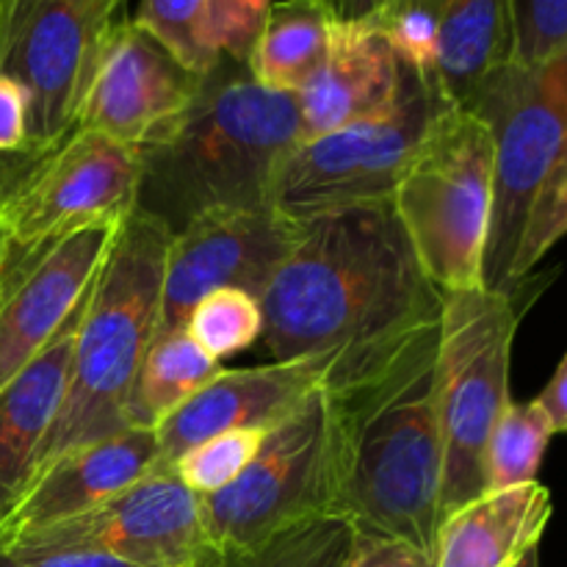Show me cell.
<instances>
[{"label": "cell", "instance_id": "6da1fadb", "mask_svg": "<svg viewBox=\"0 0 567 567\" xmlns=\"http://www.w3.org/2000/svg\"><path fill=\"white\" fill-rule=\"evenodd\" d=\"M441 316L374 352L332 365L324 382L330 424V518L363 537L408 543L432 559L441 529L437 424Z\"/></svg>", "mask_w": 567, "mask_h": 567}, {"label": "cell", "instance_id": "7a4b0ae2", "mask_svg": "<svg viewBox=\"0 0 567 567\" xmlns=\"http://www.w3.org/2000/svg\"><path fill=\"white\" fill-rule=\"evenodd\" d=\"M391 199L302 221L297 247L260 293L271 360L338 358L352 363L441 316Z\"/></svg>", "mask_w": 567, "mask_h": 567}, {"label": "cell", "instance_id": "3957f363", "mask_svg": "<svg viewBox=\"0 0 567 567\" xmlns=\"http://www.w3.org/2000/svg\"><path fill=\"white\" fill-rule=\"evenodd\" d=\"M299 142L297 94L260 86L244 61L221 55L188 109L136 147V208L169 233L221 210L275 208L277 175Z\"/></svg>", "mask_w": 567, "mask_h": 567}, {"label": "cell", "instance_id": "277c9868", "mask_svg": "<svg viewBox=\"0 0 567 567\" xmlns=\"http://www.w3.org/2000/svg\"><path fill=\"white\" fill-rule=\"evenodd\" d=\"M169 238L164 221L138 208L122 219L83 308L64 396L31 480L61 454L127 430V399L158 330Z\"/></svg>", "mask_w": 567, "mask_h": 567}, {"label": "cell", "instance_id": "5b68a950", "mask_svg": "<svg viewBox=\"0 0 567 567\" xmlns=\"http://www.w3.org/2000/svg\"><path fill=\"white\" fill-rule=\"evenodd\" d=\"M551 275H529L509 291L443 293L437 341L441 424V524L487 491L485 454L509 396V363L520 319Z\"/></svg>", "mask_w": 567, "mask_h": 567}, {"label": "cell", "instance_id": "8992f818", "mask_svg": "<svg viewBox=\"0 0 567 567\" xmlns=\"http://www.w3.org/2000/svg\"><path fill=\"white\" fill-rule=\"evenodd\" d=\"M391 205L437 291L485 288L493 136L480 116L449 109L393 188Z\"/></svg>", "mask_w": 567, "mask_h": 567}, {"label": "cell", "instance_id": "52a82bcc", "mask_svg": "<svg viewBox=\"0 0 567 567\" xmlns=\"http://www.w3.org/2000/svg\"><path fill=\"white\" fill-rule=\"evenodd\" d=\"M454 109L435 78L404 66L402 89L382 114L302 138L275 183L280 214L305 221L330 210L391 199L424 138Z\"/></svg>", "mask_w": 567, "mask_h": 567}, {"label": "cell", "instance_id": "ba28073f", "mask_svg": "<svg viewBox=\"0 0 567 567\" xmlns=\"http://www.w3.org/2000/svg\"><path fill=\"white\" fill-rule=\"evenodd\" d=\"M460 109L493 136V210L485 288L509 291L515 255L535 194L567 138V55L537 66L507 61Z\"/></svg>", "mask_w": 567, "mask_h": 567}, {"label": "cell", "instance_id": "9c48e42d", "mask_svg": "<svg viewBox=\"0 0 567 567\" xmlns=\"http://www.w3.org/2000/svg\"><path fill=\"white\" fill-rule=\"evenodd\" d=\"M125 0H0V72L28 94V147L44 155L75 131L94 59Z\"/></svg>", "mask_w": 567, "mask_h": 567}, {"label": "cell", "instance_id": "30bf717a", "mask_svg": "<svg viewBox=\"0 0 567 567\" xmlns=\"http://www.w3.org/2000/svg\"><path fill=\"white\" fill-rule=\"evenodd\" d=\"M330 507V424L324 388L271 426L258 454L225 491L199 496L219 551H247Z\"/></svg>", "mask_w": 567, "mask_h": 567}, {"label": "cell", "instance_id": "8fae6325", "mask_svg": "<svg viewBox=\"0 0 567 567\" xmlns=\"http://www.w3.org/2000/svg\"><path fill=\"white\" fill-rule=\"evenodd\" d=\"M138 150L103 133L72 131L44 153L0 203V258L136 208Z\"/></svg>", "mask_w": 567, "mask_h": 567}, {"label": "cell", "instance_id": "7c38bea8", "mask_svg": "<svg viewBox=\"0 0 567 567\" xmlns=\"http://www.w3.org/2000/svg\"><path fill=\"white\" fill-rule=\"evenodd\" d=\"M0 543L103 554L133 567H210L225 554L205 532L199 496L172 465H158L78 518Z\"/></svg>", "mask_w": 567, "mask_h": 567}, {"label": "cell", "instance_id": "4fadbf2b", "mask_svg": "<svg viewBox=\"0 0 567 567\" xmlns=\"http://www.w3.org/2000/svg\"><path fill=\"white\" fill-rule=\"evenodd\" d=\"M299 233L302 221L275 208L221 210L172 233L155 336L183 330L194 305L219 288H241L260 302Z\"/></svg>", "mask_w": 567, "mask_h": 567}, {"label": "cell", "instance_id": "5bb4252c", "mask_svg": "<svg viewBox=\"0 0 567 567\" xmlns=\"http://www.w3.org/2000/svg\"><path fill=\"white\" fill-rule=\"evenodd\" d=\"M120 225H89L33 252L0 258V388L53 341L92 291Z\"/></svg>", "mask_w": 567, "mask_h": 567}, {"label": "cell", "instance_id": "9a60e30c", "mask_svg": "<svg viewBox=\"0 0 567 567\" xmlns=\"http://www.w3.org/2000/svg\"><path fill=\"white\" fill-rule=\"evenodd\" d=\"M199 81L153 33L122 17L94 59L75 127L142 147L188 109Z\"/></svg>", "mask_w": 567, "mask_h": 567}, {"label": "cell", "instance_id": "2e32d148", "mask_svg": "<svg viewBox=\"0 0 567 567\" xmlns=\"http://www.w3.org/2000/svg\"><path fill=\"white\" fill-rule=\"evenodd\" d=\"M338 358L271 360L252 369H221L203 391L155 430L161 465H172L199 441L236 430H264L302 408L324 388Z\"/></svg>", "mask_w": 567, "mask_h": 567}, {"label": "cell", "instance_id": "e0dca14e", "mask_svg": "<svg viewBox=\"0 0 567 567\" xmlns=\"http://www.w3.org/2000/svg\"><path fill=\"white\" fill-rule=\"evenodd\" d=\"M158 465V441L150 430H125L72 449L28 482L14 507L0 520V540H14L78 518L136 485Z\"/></svg>", "mask_w": 567, "mask_h": 567}, {"label": "cell", "instance_id": "ac0fdd59", "mask_svg": "<svg viewBox=\"0 0 567 567\" xmlns=\"http://www.w3.org/2000/svg\"><path fill=\"white\" fill-rule=\"evenodd\" d=\"M404 64L374 28L336 25L321 70L297 92L302 138L382 114L402 89Z\"/></svg>", "mask_w": 567, "mask_h": 567}, {"label": "cell", "instance_id": "d6986e66", "mask_svg": "<svg viewBox=\"0 0 567 567\" xmlns=\"http://www.w3.org/2000/svg\"><path fill=\"white\" fill-rule=\"evenodd\" d=\"M89 293L55 332L53 341L9 385L0 388V520L31 482L39 449L64 396L75 332Z\"/></svg>", "mask_w": 567, "mask_h": 567}, {"label": "cell", "instance_id": "ffe728a7", "mask_svg": "<svg viewBox=\"0 0 567 567\" xmlns=\"http://www.w3.org/2000/svg\"><path fill=\"white\" fill-rule=\"evenodd\" d=\"M551 513V493L540 482L482 493L443 518L432 567H515L540 546Z\"/></svg>", "mask_w": 567, "mask_h": 567}, {"label": "cell", "instance_id": "44dd1931", "mask_svg": "<svg viewBox=\"0 0 567 567\" xmlns=\"http://www.w3.org/2000/svg\"><path fill=\"white\" fill-rule=\"evenodd\" d=\"M513 53L507 0H443L437 39V83L454 105L507 64Z\"/></svg>", "mask_w": 567, "mask_h": 567}, {"label": "cell", "instance_id": "7402d4cb", "mask_svg": "<svg viewBox=\"0 0 567 567\" xmlns=\"http://www.w3.org/2000/svg\"><path fill=\"white\" fill-rule=\"evenodd\" d=\"M332 33L336 22L319 0L275 3L247 55L249 75L271 92L297 94L330 55Z\"/></svg>", "mask_w": 567, "mask_h": 567}, {"label": "cell", "instance_id": "603a6c76", "mask_svg": "<svg viewBox=\"0 0 567 567\" xmlns=\"http://www.w3.org/2000/svg\"><path fill=\"white\" fill-rule=\"evenodd\" d=\"M219 371V360L203 352L186 330L155 336L127 399V430L155 432Z\"/></svg>", "mask_w": 567, "mask_h": 567}, {"label": "cell", "instance_id": "cb8c5ba5", "mask_svg": "<svg viewBox=\"0 0 567 567\" xmlns=\"http://www.w3.org/2000/svg\"><path fill=\"white\" fill-rule=\"evenodd\" d=\"M554 426L537 399L532 402H509L502 419L496 421L487 441L485 482L487 491H507V487L537 482L548 441ZM485 491V493H487Z\"/></svg>", "mask_w": 567, "mask_h": 567}, {"label": "cell", "instance_id": "d4e9b609", "mask_svg": "<svg viewBox=\"0 0 567 567\" xmlns=\"http://www.w3.org/2000/svg\"><path fill=\"white\" fill-rule=\"evenodd\" d=\"M354 537L341 518L319 515L247 551H225L210 567H343Z\"/></svg>", "mask_w": 567, "mask_h": 567}, {"label": "cell", "instance_id": "484cf974", "mask_svg": "<svg viewBox=\"0 0 567 567\" xmlns=\"http://www.w3.org/2000/svg\"><path fill=\"white\" fill-rule=\"evenodd\" d=\"M183 330L214 360L244 352L264 336V310L258 297L241 288H219L199 299Z\"/></svg>", "mask_w": 567, "mask_h": 567}, {"label": "cell", "instance_id": "4316f807", "mask_svg": "<svg viewBox=\"0 0 567 567\" xmlns=\"http://www.w3.org/2000/svg\"><path fill=\"white\" fill-rule=\"evenodd\" d=\"M205 9L208 0H142L133 20L153 33L186 70L205 75L221 59L208 42Z\"/></svg>", "mask_w": 567, "mask_h": 567}, {"label": "cell", "instance_id": "83f0119b", "mask_svg": "<svg viewBox=\"0 0 567 567\" xmlns=\"http://www.w3.org/2000/svg\"><path fill=\"white\" fill-rule=\"evenodd\" d=\"M441 6L443 0H391L369 28L385 39L388 48L408 70L435 78Z\"/></svg>", "mask_w": 567, "mask_h": 567}, {"label": "cell", "instance_id": "f1b7e54d", "mask_svg": "<svg viewBox=\"0 0 567 567\" xmlns=\"http://www.w3.org/2000/svg\"><path fill=\"white\" fill-rule=\"evenodd\" d=\"M567 236V138L554 158L551 169L543 177L540 188L535 194L529 216H526L524 236H520L518 255H515L513 275L509 282L513 288L524 277L535 271V266L557 247Z\"/></svg>", "mask_w": 567, "mask_h": 567}, {"label": "cell", "instance_id": "f546056e", "mask_svg": "<svg viewBox=\"0 0 567 567\" xmlns=\"http://www.w3.org/2000/svg\"><path fill=\"white\" fill-rule=\"evenodd\" d=\"M264 430H236L199 441L172 463L183 485L197 496L225 491L247 471L264 443Z\"/></svg>", "mask_w": 567, "mask_h": 567}, {"label": "cell", "instance_id": "4dcf8cb0", "mask_svg": "<svg viewBox=\"0 0 567 567\" xmlns=\"http://www.w3.org/2000/svg\"><path fill=\"white\" fill-rule=\"evenodd\" d=\"M507 6L509 61L537 66L567 53V0H507Z\"/></svg>", "mask_w": 567, "mask_h": 567}, {"label": "cell", "instance_id": "1f68e13d", "mask_svg": "<svg viewBox=\"0 0 567 567\" xmlns=\"http://www.w3.org/2000/svg\"><path fill=\"white\" fill-rule=\"evenodd\" d=\"M271 6L275 0H208L205 25H208L210 48L225 59L247 64L249 50Z\"/></svg>", "mask_w": 567, "mask_h": 567}, {"label": "cell", "instance_id": "d6a6232c", "mask_svg": "<svg viewBox=\"0 0 567 567\" xmlns=\"http://www.w3.org/2000/svg\"><path fill=\"white\" fill-rule=\"evenodd\" d=\"M0 567H133L103 554L59 551V548L20 546V543H0Z\"/></svg>", "mask_w": 567, "mask_h": 567}, {"label": "cell", "instance_id": "836d02e7", "mask_svg": "<svg viewBox=\"0 0 567 567\" xmlns=\"http://www.w3.org/2000/svg\"><path fill=\"white\" fill-rule=\"evenodd\" d=\"M33 153L28 147V94L0 72V155Z\"/></svg>", "mask_w": 567, "mask_h": 567}, {"label": "cell", "instance_id": "e575fe53", "mask_svg": "<svg viewBox=\"0 0 567 567\" xmlns=\"http://www.w3.org/2000/svg\"><path fill=\"white\" fill-rule=\"evenodd\" d=\"M343 567H432V559L408 543L358 535Z\"/></svg>", "mask_w": 567, "mask_h": 567}, {"label": "cell", "instance_id": "d590c367", "mask_svg": "<svg viewBox=\"0 0 567 567\" xmlns=\"http://www.w3.org/2000/svg\"><path fill=\"white\" fill-rule=\"evenodd\" d=\"M330 20L341 28H369L391 0H319Z\"/></svg>", "mask_w": 567, "mask_h": 567}, {"label": "cell", "instance_id": "8d00e7d4", "mask_svg": "<svg viewBox=\"0 0 567 567\" xmlns=\"http://www.w3.org/2000/svg\"><path fill=\"white\" fill-rule=\"evenodd\" d=\"M537 404H540L543 413L551 421L554 435H557V432L567 435V352L565 358L559 360L551 382H548V385L543 388L540 396H537Z\"/></svg>", "mask_w": 567, "mask_h": 567}, {"label": "cell", "instance_id": "74e56055", "mask_svg": "<svg viewBox=\"0 0 567 567\" xmlns=\"http://www.w3.org/2000/svg\"><path fill=\"white\" fill-rule=\"evenodd\" d=\"M42 158L39 153H22V155H0V203L6 199V194L20 183V177L31 169L37 161Z\"/></svg>", "mask_w": 567, "mask_h": 567}, {"label": "cell", "instance_id": "f35d334b", "mask_svg": "<svg viewBox=\"0 0 567 567\" xmlns=\"http://www.w3.org/2000/svg\"><path fill=\"white\" fill-rule=\"evenodd\" d=\"M515 567H540V546L529 548V551L515 563Z\"/></svg>", "mask_w": 567, "mask_h": 567}, {"label": "cell", "instance_id": "ab89813d", "mask_svg": "<svg viewBox=\"0 0 567 567\" xmlns=\"http://www.w3.org/2000/svg\"><path fill=\"white\" fill-rule=\"evenodd\" d=\"M565 55H567V53H565Z\"/></svg>", "mask_w": 567, "mask_h": 567}]
</instances>
